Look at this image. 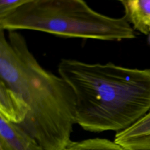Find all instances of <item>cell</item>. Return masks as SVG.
Returning <instances> with one entry per match:
<instances>
[{
  "label": "cell",
  "mask_w": 150,
  "mask_h": 150,
  "mask_svg": "<svg viewBox=\"0 0 150 150\" xmlns=\"http://www.w3.org/2000/svg\"><path fill=\"white\" fill-rule=\"evenodd\" d=\"M0 30H30L69 38L121 41L136 38L124 16L97 12L82 0H26L0 19Z\"/></svg>",
  "instance_id": "3"
},
{
  "label": "cell",
  "mask_w": 150,
  "mask_h": 150,
  "mask_svg": "<svg viewBox=\"0 0 150 150\" xmlns=\"http://www.w3.org/2000/svg\"><path fill=\"white\" fill-rule=\"evenodd\" d=\"M58 72L76 98V123L93 132L122 131L150 110V69L63 59Z\"/></svg>",
  "instance_id": "2"
},
{
  "label": "cell",
  "mask_w": 150,
  "mask_h": 150,
  "mask_svg": "<svg viewBox=\"0 0 150 150\" xmlns=\"http://www.w3.org/2000/svg\"><path fill=\"white\" fill-rule=\"evenodd\" d=\"M0 30V81L18 93L29 111L19 124L44 150H62L71 141L76 123V98L69 84L45 69L24 36Z\"/></svg>",
  "instance_id": "1"
},
{
  "label": "cell",
  "mask_w": 150,
  "mask_h": 150,
  "mask_svg": "<svg viewBox=\"0 0 150 150\" xmlns=\"http://www.w3.org/2000/svg\"><path fill=\"white\" fill-rule=\"evenodd\" d=\"M0 149L2 150H44L36 140L19 125L0 116Z\"/></svg>",
  "instance_id": "5"
},
{
  "label": "cell",
  "mask_w": 150,
  "mask_h": 150,
  "mask_svg": "<svg viewBox=\"0 0 150 150\" xmlns=\"http://www.w3.org/2000/svg\"><path fill=\"white\" fill-rule=\"evenodd\" d=\"M29 111V107L23 98L0 81V116L19 125L24 121Z\"/></svg>",
  "instance_id": "6"
},
{
  "label": "cell",
  "mask_w": 150,
  "mask_h": 150,
  "mask_svg": "<svg viewBox=\"0 0 150 150\" xmlns=\"http://www.w3.org/2000/svg\"><path fill=\"white\" fill-rule=\"evenodd\" d=\"M62 150H125L114 141L105 138H90L71 141Z\"/></svg>",
  "instance_id": "8"
},
{
  "label": "cell",
  "mask_w": 150,
  "mask_h": 150,
  "mask_svg": "<svg viewBox=\"0 0 150 150\" xmlns=\"http://www.w3.org/2000/svg\"><path fill=\"white\" fill-rule=\"evenodd\" d=\"M26 0H1L0 19H2L23 4Z\"/></svg>",
  "instance_id": "9"
},
{
  "label": "cell",
  "mask_w": 150,
  "mask_h": 150,
  "mask_svg": "<svg viewBox=\"0 0 150 150\" xmlns=\"http://www.w3.org/2000/svg\"><path fill=\"white\" fill-rule=\"evenodd\" d=\"M0 150H2V149H0Z\"/></svg>",
  "instance_id": "10"
},
{
  "label": "cell",
  "mask_w": 150,
  "mask_h": 150,
  "mask_svg": "<svg viewBox=\"0 0 150 150\" xmlns=\"http://www.w3.org/2000/svg\"><path fill=\"white\" fill-rule=\"evenodd\" d=\"M114 141L125 150H150V110L132 125L117 132Z\"/></svg>",
  "instance_id": "4"
},
{
  "label": "cell",
  "mask_w": 150,
  "mask_h": 150,
  "mask_svg": "<svg viewBox=\"0 0 150 150\" xmlns=\"http://www.w3.org/2000/svg\"><path fill=\"white\" fill-rule=\"evenodd\" d=\"M124 16L135 30L150 33V0H121Z\"/></svg>",
  "instance_id": "7"
}]
</instances>
